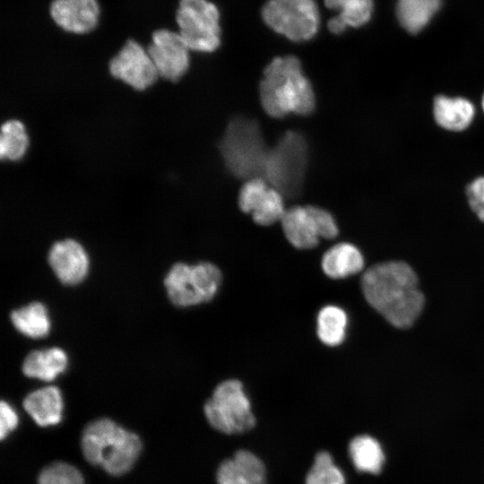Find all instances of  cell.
<instances>
[{"mask_svg":"<svg viewBox=\"0 0 484 484\" xmlns=\"http://www.w3.org/2000/svg\"><path fill=\"white\" fill-rule=\"evenodd\" d=\"M361 290L367 303L397 328L411 326L424 307L418 277L403 262H385L368 268L362 275Z\"/></svg>","mask_w":484,"mask_h":484,"instance_id":"1","label":"cell"},{"mask_svg":"<svg viewBox=\"0 0 484 484\" xmlns=\"http://www.w3.org/2000/svg\"><path fill=\"white\" fill-rule=\"evenodd\" d=\"M259 96L264 110L274 118L307 116L315 107L313 87L294 56H277L265 66Z\"/></svg>","mask_w":484,"mask_h":484,"instance_id":"2","label":"cell"},{"mask_svg":"<svg viewBox=\"0 0 484 484\" xmlns=\"http://www.w3.org/2000/svg\"><path fill=\"white\" fill-rule=\"evenodd\" d=\"M82 451L93 465H100L108 473L120 476L129 471L141 451L140 437L109 419H99L82 432Z\"/></svg>","mask_w":484,"mask_h":484,"instance_id":"3","label":"cell"},{"mask_svg":"<svg viewBox=\"0 0 484 484\" xmlns=\"http://www.w3.org/2000/svg\"><path fill=\"white\" fill-rule=\"evenodd\" d=\"M207 425L226 436H243L257 425L252 402L238 379L219 383L203 406Z\"/></svg>","mask_w":484,"mask_h":484,"instance_id":"4","label":"cell"},{"mask_svg":"<svg viewBox=\"0 0 484 484\" xmlns=\"http://www.w3.org/2000/svg\"><path fill=\"white\" fill-rule=\"evenodd\" d=\"M220 150L231 175L246 180L262 177L269 149L256 121L244 117L231 119L220 141Z\"/></svg>","mask_w":484,"mask_h":484,"instance_id":"5","label":"cell"},{"mask_svg":"<svg viewBox=\"0 0 484 484\" xmlns=\"http://www.w3.org/2000/svg\"><path fill=\"white\" fill-rule=\"evenodd\" d=\"M308 162V146L304 136L295 131L286 132L268 150L262 177L283 196L299 194Z\"/></svg>","mask_w":484,"mask_h":484,"instance_id":"6","label":"cell"},{"mask_svg":"<svg viewBox=\"0 0 484 484\" xmlns=\"http://www.w3.org/2000/svg\"><path fill=\"white\" fill-rule=\"evenodd\" d=\"M220 11L209 0H179L175 20L177 32L191 51L212 53L220 46Z\"/></svg>","mask_w":484,"mask_h":484,"instance_id":"7","label":"cell"},{"mask_svg":"<svg viewBox=\"0 0 484 484\" xmlns=\"http://www.w3.org/2000/svg\"><path fill=\"white\" fill-rule=\"evenodd\" d=\"M220 281L219 268L211 263L194 265L177 263L167 273L164 285L174 305L190 307L212 299Z\"/></svg>","mask_w":484,"mask_h":484,"instance_id":"8","label":"cell"},{"mask_svg":"<svg viewBox=\"0 0 484 484\" xmlns=\"http://www.w3.org/2000/svg\"><path fill=\"white\" fill-rule=\"evenodd\" d=\"M264 23L293 42L313 39L320 27L315 0H268L262 9Z\"/></svg>","mask_w":484,"mask_h":484,"instance_id":"9","label":"cell"},{"mask_svg":"<svg viewBox=\"0 0 484 484\" xmlns=\"http://www.w3.org/2000/svg\"><path fill=\"white\" fill-rule=\"evenodd\" d=\"M281 222L287 240L298 249L313 248L320 238L332 239L338 235L333 215L317 206L290 207L285 211Z\"/></svg>","mask_w":484,"mask_h":484,"instance_id":"10","label":"cell"},{"mask_svg":"<svg viewBox=\"0 0 484 484\" xmlns=\"http://www.w3.org/2000/svg\"><path fill=\"white\" fill-rule=\"evenodd\" d=\"M108 71L113 78L139 91L160 78L147 48L134 39H128L109 60Z\"/></svg>","mask_w":484,"mask_h":484,"instance_id":"11","label":"cell"},{"mask_svg":"<svg viewBox=\"0 0 484 484\" xmlns=\"http://www.w3.org/2000/svg\"><path fill=\"white\" fill-rule=\"evenodd\" d=\"M147 51L160 78L175 82L182 79L190 65V49L177 31L166 28L151 33Z\"/></svg>","mask_w":484,"mask_h":484,"instance_id":"12","label":"cell"},{"mask_svg":"<svg viewBox=\"0 0 484 484\" xmlns=\"http://www.w3.org/2000/svg\"><path fill=\"white\" fill-rule=\"evenodd\" d=\"M283 194L264 177L246 180L238 194L240 210L252 216L261 226H269L281 220L286 209Z\"/></svg>","mask_w":484,"mask_h":484,"instance_id":"13","label":"cell"},{"mask_svg":"<svg viewBox=\"0 0 484 484\" xmlns=\"http://www.w3.org/2000/svg\"><path fill=\"white\" fill-rule=\"evenodd\" d=\"M215 481L216 484H269L268 468L255 452L240 447L218 464Z\"/></svg>","mask_w":484,"mask_h":484,"instance_id":"14","label":"cell"},{"mask_svg":"<svg viewBox=\"0 0 484 484\" xmlns=\"http://www.w3.org/2000/svg\"><path fill=\"white\" fill-rule=\"evenodd\" d=\"M49 15L62 30L75 35L93 31L99 23L100 5L98 0H52Z\"/></svg>","mask_w":484,"mask_h":484,"instance_id":"15","label":"cell"},{"mask_svg":"<svg viewBox=\"0 0 484 484\" xmlns=\"http://www.w3.org/2000/svg\"><path fill=\"white\" fill-rule=\"evenodd\" d=\"M48 263L58 280L67 285L81 282L89 269L87 253L73 239L56 242L49 250Z\"/></svg>","mask_w":484,"mask_h":484,"instance_id":"16","label":"cell"},{"mask_svg":"<svg viewBox=\"0 0 484 484\" xmlns=\"http://www.w3.org/2000/svg\"><path fill=\"white\" fill-rule=\"evenodd\" d=\"M347 454L357 473L377 475L385 461L379 441L367 433L354 435L347 445Z\"/></svg>","mask_w":484,"mask_h":484,"instance_id":"17","label":"cell"},{"mask_svg":"<svg viewBox=\"0 0 484 484\" xmlns=\"http://www.w3.org/2000/svg\"><path fill=\"white\" fill-rule=\"evenodd\" d=\"M475 111L472 102L462 97L439 95L433 103V115L436 124L453 132H461L470 126Z\"/></svg>","mask_w":484,"mask_h":484,"instance_id":"18","label":"cell"},{"mask_svg":"<svg viewBox=\"0 0 484 484\" xmlns=\"http://www.w3.org/2000/svg\"><path fill=\"white\" fill-rule=\"evenodd\" d=\"M23 407L39 426H54L62 419L63 397L56 386L49 385L30 393Z\"/></svg>","mask_w":484,"mask_h":484,"instance_id":"19","label":"cell"},{"mask_svg":"<svg viewBox=\"0 0 484 484\" xmlns=\"http://www.w3.org/2000/svg\"><path fill=\"white\" fill-rule=\"evenodd\" d=\"M324 272L332 279H343L361 272L364 258L350 243H339L328 249L322 258Z\"/></svg>","mask_w":484,"mask_h":484,"instance_id":"20","label":"cell"},{"mask_svg":"<svg viewBox=\"0 0 484 484\" xmlns=\"http://www.w3.org/2000/svg\"><path fill=\"white\" fill-rule=\"evenodd\" d=\"M67 366L65 352L57 347L30 352L22 364V372L29 377L50 382Z\"/></svg>","mask_w":484,"mask_h":484,"instance_id":"21","label":"cell"},{"mask_svg":"<svg viewBox=\"0 0 484 484\" xmlns=\"http://www.w3.org/2000/svg\"><path fill=\"white\" fill-rule=\"evenodd\" d=\"M442 3L443 0H397V20L408 33L418 34L428 26Z\"/></svg>","mask_w":484,"mask_h":484,"instance_id":"22","label":"cell"},{"mask_svg":"<svg viewBox=\"0 0 484 484\" xmlns=\"http://www.w3.org/2000/svg\"><path fill=\"white\" fill-rule=\"evenodd\" d=\"M11 321L21 333L33 339L47 336L50 330L48 310L39 302H33L13 311Z\"/></svg>","mask_w":484,"mask_h":484,"instance_id":"23","label":"cell"},{"mask_svg":"<svg viewBox=\"0 0 484 484\" xmlns=\"http://www.w3.org/2000/svg\"><path fill=\"white\" fill-rule=\"evenodd\" d=\"M342 468L337 464L333 454L326 450L317 451L306 472L304 484H347Z\"/></svg>","mask_w":484,"mask_h":484,"instance_id":"24","label":"cell"},{"mask_svg":"<svg viewBox=\"0 0 484 484\" xmlns=\"http://www.w3.org/2000/svg\"><path fill=\"white\" fill-rule=\"evenodd\" d=\"M29 135L23 123L8 119L2 124L0 136V158L3 160L18 161L29 148Z\"/></svg>","mask_w":484,"mask_h":484,"instance_id":"25","label":"cell"},{"mask_svg":"<svg viewBox=\"0 0 484 484\" xmlns=\"http://www.w3.org/2000/svg\"><path fill=\"white\" fill-rule=\"evenodd\" d=\"M347 322V315L341 307H324L319 311L316 320L318 338L328 346L341 344L345 338Z\"/></svg>","mask_w":484,"mask_h":484,"instance_id":"26","label":"cell"},{"mask_svg":"<svg viewBox=\"0 0 484 484\" xmlns=\"http://www.w3.org/2000/svg\"><path fill=\"white\" fill-rule=\"evenodd\" d=\"M329 10L338 13L334 17L343 25L359 28L371 19L374 11V0H324Z\"/></svg>","mask_w":484,"mask_h":484,"instance_id":"27","label":"cell"},{"mask_svg":"<svg viewBox=\"0 0 484 484\" xmlns=\"http://www.w3.org/2000/svg\"><path fill=\"white\" fill-rule=\"evenodd\" d=\"M38 484H84L81 471L63 462L46 466L39 475Z\"/></svg>","mask_w":484,"mask_h":484,"instance_id":"28","label":"cell"},{"mask_svg":"<svg viewBox=\"0 0 484 484\" xmlns=\"http://www.w3.org/2000/svg\"><path fill=\"white\" fill-rule=\"evenodd\" d=\"M471 209L477 217L484 222V177H479L471 181L466 189Z\"/></svg>","mask_w":484,"mask_h":484,"instance_id":"29","label":"cell"},{"mask_svg":"<svg viewBox=\"0 0 484 484\" xmlns=\"http://www.w3.org/2000/svg\"><path fill=\"white\" fill-rule=\"evenodd\" d=\"M0 436L4 439L18 425L19 418L13 408L5 402L0 403Z\"/></svg>","mask_w":484,"mask_h":484,"instance_id":"30","label":"cell"},{"mask_svg":"<svg viewBox=\"0 0 484 484\" xmlns=\"http://www.w3.org/2000/svg\"><path fill=\"white\" fill-rule=\"evenodd\" d=\"M481 106H482V109H483V112H484V93H483L482 99H481Z\"/></svg>","mask_w":484,"mask_h":484,"instance_id":"31","label":"cell"}]
</instances>
